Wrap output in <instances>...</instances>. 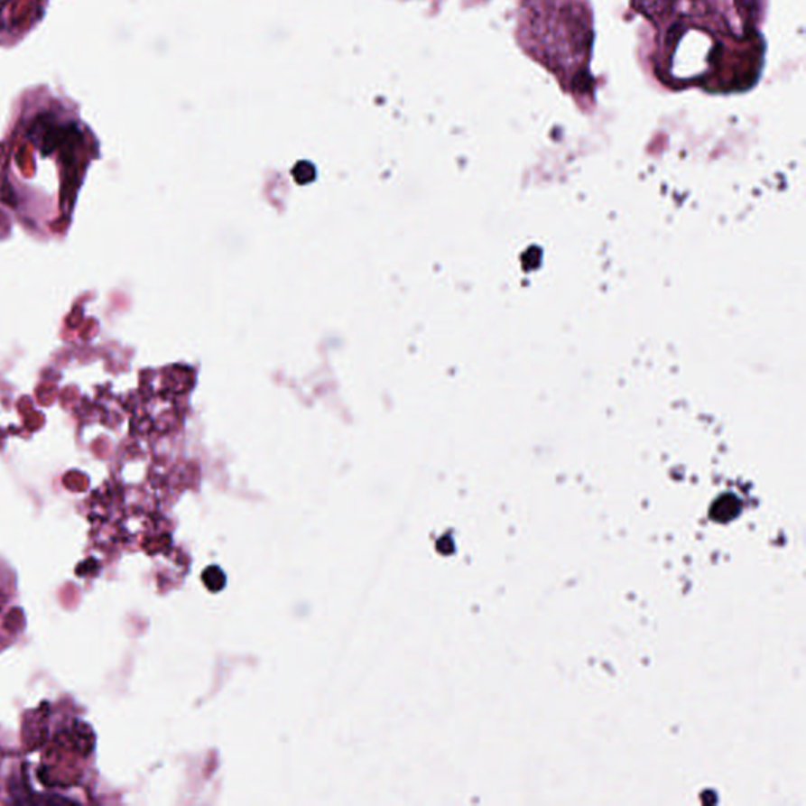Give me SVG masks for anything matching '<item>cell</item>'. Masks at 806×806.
<instances>
[{
	"label": "cell",
	"instance_id": "cell-1",
	"mask_svg": "<svg viewBox=\"0 0 806 806\" xmlns=\"http://www.w3.org/2000/svg\"><path fill=\"white\" fill-rule=\"evenodd\" d=\"M739 503L731 496L720 499L712 509V517L718 522H727L729 518H733L739 512Z\"/></svg>",
	"mask_w": 806,
	"mask_h": 806
},
{
	"label": "cell",
	"instance_id": "cell-3",
	"mask_svg": "<svg viewBox=\"0 0 806 806\" xmlns=\"http://www.w3.org/2000/svg\"><path fill=\"white\" fill-rule=\"evenodd\" d=\"M638 4H640V8L643 12H660V10H663L668 5V2L670 0H636Z\"/></svg>",
	"mask_w": 806,
	"mask_h": 806
},
{
	"label": "cell",
	"instance_id": "cell-2",
	"mask_svg": "<svg viewBox=\"0 0 806 806\" xmlns=\"http://www.w3.org/2000/svg\"><path fill=\"white\" fill-rule=\"evenodd\" d=\"M202 579L205 586L211 591H218V589H221L226 585V575L218 567H208L203 572Z\"/></svg>",
	"mask_w": 806,
	"mask_h": 806
}]
</instances>
